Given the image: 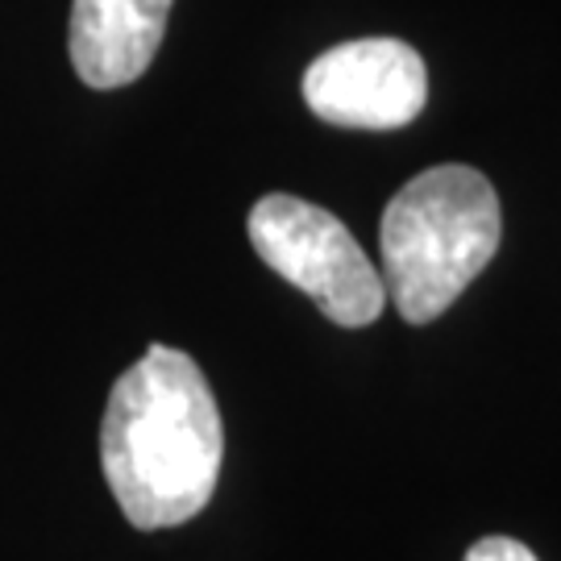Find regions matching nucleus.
<instances>
[{
  "mask_svg": "<svg viewBox=\"0 0 561 561\" xmlns=\"http://www.w3.org/2000/svg\"><path fill=\"white\" fill-rule=\"evenodd\" d=\"M225 458L221 412L183 350L150 345L108 391L101 466L125 520L154 533L201 516Z\"/></svg>",
  "mask_w": 561,
  "mask_h": 561,
  "instance_id": "1",
  "label": "nucleus"
},
{
  "mask_svg": "<svg viewBox=\"0 0 561 561\" xmlns=\"http://www.w3.org/2000/svg\"><path fill=\"white\" fill-rule=\"evenodd\" d=\"M503 238L491 180L461 167H428L391 196L382 213V287L408 324L437 321L486 271Z\"/></svg>",
  "mask_w": 561,
  "mask_h": 561,
  "instance_id": "2",
  "label": "nucleus"
},
{
  "mask_svg": "<svg viewBox=\"0 0 561 561\" xmlns=\"http://www.w3.org/2000/svg\"><path fill=\"white\" fill-rule=\"evenodd\" d=\"M250 241L259 259L300 287L308 300L341 329L375 324L387 308L379 266L366 259L354 233L324 213L287 192H271L250 208Z\"/></svg>",
  "mask_w": 561,
  "mask_h": 561,
  "instance_id": "3",
  "label": "nucleus"
},
{
  "mask_svg": "<svg viewBox=\"0 0 561 561\" xmlns=\"http://www.w3.org/2000/svg\"><path fill=\"white\" fill-rule=\"evenodd\" d=\"M304 101L341 129H403L428 101L424 59L400 38H358L304 71Z\"/></svg>",
  "mask_w": 561,
  "mask_h": 561,
  "instance_id": "4",
  "label": "nucleus"
},
{
  "mask_svg": "<svg viewBox=\"0 0 561 561\" xmlns=\"http://www.w3.org/2000/svg\"><path fill=\"white\" fill-rule=\"evenodd\" d=\"M175 0H76L71 62L88 88H125L146 76L167 34Z\"/></svg>",
  "mask_w": 561,
  "mask_h": 561,
  "instance_id": "5",
  "label": "nucleus"
},
{
  "mask_svg": "<svg viewBox=\"0 0 561 561\" xmlns=\"http://www.w3.org/2000/svg\"><path fill=\"white\" fill-rule=\"evenodd\" d=\"M466 561H537V553L516 537H482L479 545H470Z\"/></svg>",
  "mask_w": 561,
  "mask_h": 561,
  "instance_id": "6",
  "label": "nucleus"
}]
</instances>
